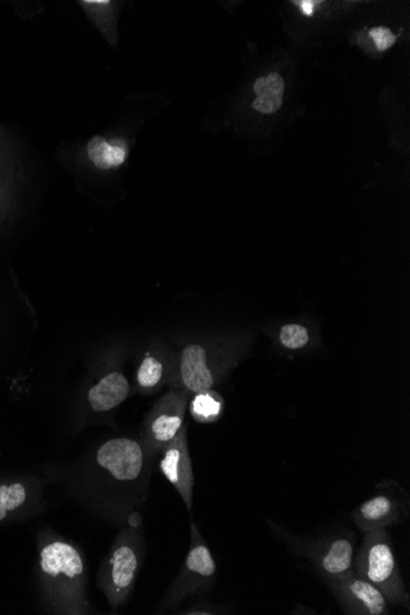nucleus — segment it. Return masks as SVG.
<instances>
[{"label":"nucleus","instance_id":"412c9836","mask_svg":"<svg viewBox=\"0 0 410 615\" xmlns=\"http://www.w3.org/2000/svg\"><path fill=\"white\" fill-rule=\"evenodd\" d=\"M223 612H225V609H219L218 607H207V606H205V607H197L196 606V607H193L191 609H188V611H186L185 614H198V615L207 614V615H210V614H220V613H223Z\"/></svg>","mask_w":410,"mask_h":615},{"label":"nucleus","instance_id":"0eeeda50","mask_svg":"<svg viewBox=\"0 0 410 615\" xmlns=\"http://www.w3.org/2000/svg\"><path fill=\"white\" fill-rule=\"evenodd\" d=\"M97 465L124 484H137L148 476V453L138 441L128 438L112 439L97 450Z\"/></svg>","mask_w":410,"mask_h":615},{"label":"nucleus","instance_id":"4468645a","mask_svg":"<svg viewBox=\"0 0 410 615\" xmlns=\"http://www.w3.org/2000/svg\"><path fill=\"white\" fill-rule=\"evenodd\" d=\"M224 402L217 392L212 390L196 393L191 406L194 419L199 423H212L223 412Z\"/></svg>","mask_w":410,"mask_h":615},{"label":"nucleus","instance_id":"dca6fc26","mask_svg":"<svg viewBox=\"0 0 410 615\" xmlns=\"http://www.w3.org/2000/svg\"><path fill=\"white\" fill-rule=\"evenodd\" d=\"M279 341L285 349H304L310 343V333L306 327L294 323V325H287L280 329Z\"/></svg>","mask_w":410,"mask_h":615},{"label":"nucleus","instance_id":"6e6552de","mask_svg":"<svg viewBox=\"0 0 410 615\" xmlns=\"http://www.w3.org/2000/svg\"><path fill=\"white\" fill-rule=\"evenodd\" d=\"M329 588L345 614L387 615L390 602L379 587L350 571L338 579L327 581Z\"/></svg>","mask_w":410,"mask_h":615},{"label":"nucleus","instance_id":"20e7f679","mask_svg":"<svg viewBox=\"0 0 410 615\" xmlns=\"http://www.w3.org/2000/svg\"><path fill=\"white\" fill-rule=\"evenodd\" d=\"M40 568L43 574L56 582L70 613L85 611V563L82 553L74 544L62 539L46 544L41 549Z\"/></svg>","mask_w":410,"mask_h":615},{"label":"nucleus","instance_id":"aec40b11","mask_svg":"<svg viewBox=\"0 0 410 615\" xmlns=\"http://www.w3.org/2000/svg\"><path fill=\"white\" fill-rule=\"evenodd\" d=\"M282 102L283 99H280V97L257 96L256 101L253 102V107H255L257 111H260L262 113H273L277 112L280 109V106H282Z\"/></svg>","mask_w":410,"mask_h":615},{"label":"nucleus","instance_id":"9b49d317","mask_svg":"<svg viewBox=\"0 0 410 615\" xmlns=\"http://www.w3.org/2000/svg\"><path fill=\"white\" fill-rule=\"evenodd\" d=\"M205 356L207 349L201 344H190L182 350L178 371L183 387L190 392L212 390L217 381L212 370L208 368Z\"/></svg>","mask_w":410,"mask_h":615},{"label":"nucleus","instance_id":"4be33fe9","mask_svg":"<svg viewBox=\"0 0 410 615\" xmlns=\"http://www.w3.org/2000/svg\"><path fill=\"white\" fill-rule=\"evenodd\" d=\"M296 4L300 5V8L302 9V12H304L305 15L311 16L312 14H314L316 4L318 3L312 2V0H304V2H298Z\"/></svg>","mask_w":410,"mask_h":615},{"label":"nucleus","instance_id":"f3484780","mask_svg":"<svg viewBox=\"0 0 410 615\" xmlns=\"http://www.w3.org/2000/svg\"><path fill=\"white\" fill-rule=\"evenodd\" d=\"M26 496L28 495H26L23 484L0 485V505H3L8 512L15 511L24 505Z\"/></svg>","mask_w":410,"mask_h":615},{"label":"nucleus","instance_id":"5701e85b","mask_svg":"<svg viewBox=\"0 0 410 615\" xmlns=\"http://www.w3.org/2000/svg\"><path fill=\"white\" fill-rule=\"evenodd\" d=\"M9 514L8 510L3 505H0V521H3Z\"/></svg>","mask_w":410,"mask_h":615},{"label":"nucleus","instance_id":"a211bd4d","mask_svg":"<svg viewBox=\"0 0 410 615\" xmlns=\"http://www.w3.org/2000/svg\"><path fill=\"white\" fill-rule=\"evenodd\" d=\"M284 90L285 83L283 78L275 73L258 79L255 84L256 94L261 97H280V99H283Z\"/></svg>","mask_w":410,"mask_h":615},{"label":"nucleus","instance_id":"423d86ee","mask_svg":"<svg viewBox=\"0 0 410 615\" xmlns=\"http://www.w3.org/2000/svg\"><path fill=\"white\" fill-rule=\"evenodd\" d=\"M406 490L396 480L386 479L377 485V493L361 503L353 512L355 526L363 533L396 526L408 515Z\"/></svg>","mask_w":410,"mask_h":615},{"label":"nucleus","instance_id":"2eb2a0df","mask_svg":"<svg viewBox=\"0 0 410 615\" xmlns=\"http://www.w3.org/2000/svg\"><path fill=\"white\" fill-rule=\"evenodd\" d=\"M165 375V365L158 356L148 354L140 363L137 380L144 390L159 386Z\"/></svg>","mask_w":410,"mask_h":615},{"label":"nucleus","instance_id":"1a4fd4ad","mask_svg":"<svg viewBox=\"0 0 410 615\" xmlns=\"http://www.w3.org/2000/svg\"><path fill=\"white\" fill-rule=\"evenodd\" d=\"M160 469L172 487L180 494L187 510L191 511L193 505L194 474L185 428H182L176 438L164 447Z\"/></svg>","mask_w":410,"mask_h":615},{"label":"nucleus","instance_id":"7ed1b4c3","mask_svg":"<svg viewBox=\"0 0 410 615\" xmlns=\"http://www.w3.org/2000/svg\"><path fill=\"white\" fill-rule=\"evenodd\" d=\"M131 525L118 534L99 574V585L112 609L131 596L144 557L142 530L139 523Z\"/></svg>","mask_w":410,"mask_h":615},{"label":"nucleus","instance_id":"6ab92c4d","mask_svg":"<svg viewBox=\"0 0 410 615\" xmlns=\"http://www.w3.org/2000/svg\"><path fill=\"white\" fill-rule=\"evenodd\" d=\"M370 35L372 39H374L377 50L379 51H386L388 48L395 45L396 36L392 34L391 30L383 28V26L371 30Z\"/></svg>","mask_w":410,"mask_h":615},{"label":"nucleus","instance_id":"f03ea898","mask_svg":"<svg viewBox=\"0 0 410 615\" xmlns=\"http://www.w3.org/2000/svg\"><path fill=\"white\" fill-rule=\"evenodd\" d=\"M353 571L379 587L391 606L409 608V593L385 528L364 533L363 544L354 555Z\"/></svg>","mask_w":410,"mask_h":615},{"label":"nucleus","instance_id":"39448f33","mask_svg":"<svg viewBox=\"0 0 410 615\" xmlns=\"http://www.w3.org/2000/svg\"><path fill=\"white\" fill-rule=\"evenodd\" d=\"M218 566L212 552L199 532L196 523H191V542L185 563L180 573L167 590L161 609L170 611L186 598L207 592L217 580Z\"/></svg>","mask_w":410,"mask_h":615},{"label":"nucleus","instance_id":"9d476101","mask_svg":"<svg viewBox=\"0 0 410 615\" xmlns=\"http://www.w3.org/2000/svg\"><path fill=\"white\" fill-rule=\"evenodd\" d=\"M151 414L148 425L149 444L154 449H164L183 428L186 401L182 395L171 393L159 403Z\"/></svg>","mask_w":410,"mask_h":615},{"label":"nucleus","instance_id":"f8f14e48","mask_svg":"<svg viewBox=\"0 0 410 615\" xmlns=\"http://www.w3.org/2000/svg\"><path fill=\"white\" fill-rule=\"evenodd\" d=\"M129 395V383L122 372H111L97 385L91 387L88 399L90 407L97 413L109 412L120 406Z\"/></svg>","mask_w":410,"mask_h":615},{"label":"nucleus","instance_id":"f257e3e1","mask_svg":"<svg viewBox=\"0 0 410 615\" xmlns=\"http://www.w3.org/2000/svg\"><path fill=\"white\" fill-rule=\"evenodd\" d=\"M274 536L287 544L296 557L309 560L326 581L338 579L353 571L356 538L353 532L343 530L320 537L295 536L279 523L269 522Z\"/></svg>","mask_w":410,"mask_h":615},{"label":"nucleus","instance_id":"ddd939ff","mask_svg":"<svg viewBox=\"0 0 410 615\" xmlns=\"http://www.w3.org/2000/svg\"><path fill=\"white\" fill-rule=\"evenodd\" d=\"M86 151L91 163L100 170L116 169L127 159V148L124 145L112 144L101 136L91 138Z\"/></svg>","mask_w":410,"mask_h":615}]
</instances>
